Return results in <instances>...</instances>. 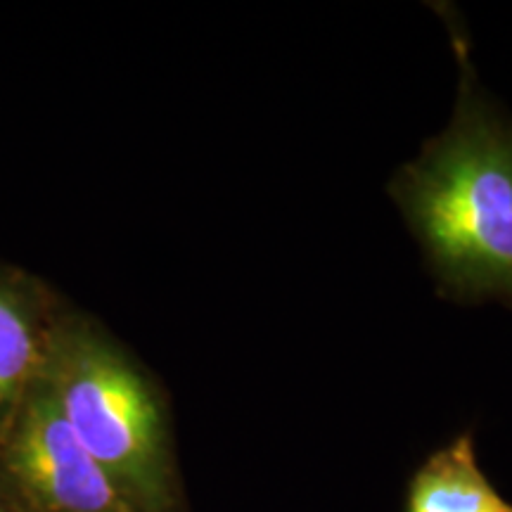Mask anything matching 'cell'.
Instances as JSON below:
<instances>
[{
	"label": "cell",
	"mask_w": 512,
	"mask_h": 512,
	"mask_svg": "<svg viewBox=\"0 0 512 512\" xmlns=\"http://www.w3.org/2000/svg\"><path fill=\"white\" fill-rule=\"evenodd\" d=\"M441 290L512 302V124L467 86L456 117L392 183Z\"/></svg>",
	"instance_id": "1"
},
{
	"label": "cell",
	"mask_w": 512,
	"mask_h": 512,
	"mask_svg": "<svg viewBox=\"0 0 512 512\" xmlns=\"http://www.w3.org/2000/svg\"><path fill=\"white\" fill-rule=\"evenodd\" d=\"M43 380L74 437L133 510H183L162 394L98 320L62 311Z\"/></svg>",
	"instance_id": "2"
},
{
	"label": "cell",
	"mask_w": 512,
	"mask_h": 512,
	"mask_svg": "<svg viewBox=\"0 0 512 512\" xmlns=\"http://www.w3.org/2000/svg\"><path fill=\"white\" fill-rule=\"evenodd\" d=\"M0 512H136L74 437L43 375L0 434Z\"/></svg>",
	"instance_id": "3"
},
{
	"label": "cell",
	"mask_w": 512,
	"mask_h": 512,
	"mask_svg": "<svg viewBox=\"0 0 512 512\" xmlns=\"http://www.w3.org/2000/svg\"><path fill=\"white\" fill-rule=\"evenodd\" d=\"M64 309L38 275L0 264V434L43 375Z\"/></svg>",
	"instance_id": "4"
},
{
	"label": "cell",
	"mask_w": 512,
	"mask_h": 512,
	"mask_svg": "<svg viewBox=\"0 0 512 512\" xmlns=\"http://www.w3.org/2000/svg\"><path fill=\"white\" fill-rule=\"evenodd\" d=\"M403 512H512V503L479 467L472 434H460L418 467Z\"/></svg>",
	"instance_id": "5"
}]
</instances>
